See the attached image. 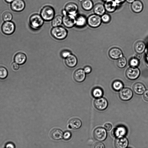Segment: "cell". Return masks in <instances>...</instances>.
Segmentation results:
<instances>
[{
	"label": "cell",
	"instance_id": "1",
	"mask_svg": "<svg viewBox=\"0 0 148 148\" xmlns=\"http://www.w3.org/2000/svg\"><path fill=\"white\" fill-rule=\"evenodd\" d=\"M51 34L55 39L61 40L66 38L68 34V31L65 28L60 26L53 27L51 30Z\"/></svg>",
	"mask_w": 148,
	"mask_h": 148
},
{
	"label": "cell",
	"instance_id": "2",
	"mask_svg": "<svg viewBox=\"0 0 148 148\" xmlns=\"http://www.w3.org/2000/svg\"><path fill=\"white\" fill-rule=\"evenodd\" d=\"M44 20L40 15L34 14L30 17L29 22L31 28L34 30H38L43 25Z\"/></svg>",
	"mask_w": 148,
	"mask_h": 148
},
{
	"label": "cell",
	"instance_id": "3",
	"mask_svg": "<svg viewBox=\"0 0 148 148\" xmlns=\"http://www.w3.org/2000/svg\"><path fill=\"white\" fill-rule=\"evenodd\" d=\"M55 14V11L53 7L46 5L41 10L40 15L44 21H49L52 20L54 17Z\"/></svg>",
	"mask_w": 148,
	"mask_h": 148
},
{
	"label": "cell",
	"instance_id": "4",
	"mask_svg": "<svg viewBox=\"0 0 148 148\" xmlns=\"http://www.w3.org/2000/svg\"><path fill=\"white\" fill-rule=\"evenodd\" d=\"M15 26L14 23L11 21L5 22L2 25L1 30L2 32L6 35L12 34L14 32Z\"/></svg>",
	"mask_w": 148,
	"mask_h": 148
},
{
	"label": "cell",
	"instance_id": "5",
	"mask_svg": "<svg viewBox=\"0 0 148 148\" xmlns=\"http://www.w3.org/2000/svg\"><path fill=\"white\" fill-rule=\"evenodd\" d=\"M76 17L72 15L66 14L62 17V23L66 27L71 28L75 25Z\"/></svg>",
	"mask_w": 148,
	"mask_h": 148
},
{
	"label": "cell",
	"instance_id": "6",
	"mask_svg": "<svg viewBox=\"0 0 148 148\" xmlns=\"http://www.w3.org/2000/svg\"><path fill=\"white\" fill-rule=\"evenodd\" d=\"M107 136L106 129L101 127H98L94 130L93 136L94 138L99 141H103L105 140Z\"/></svg>",
	"mask_w": 148,
	"mask_h": 148
},
{
	"label": "cell",
	"instance_id": "7",
	"mask_svg": "<svg viewBox=\"0 0 148 148\" xmlns=\"http://www.w3.org/2000/svg\"><path fill=\"white\" fill-rule=\"evenodd\" d=\"M101 18L96 14H92L88 18L87 23L90 27L96 28L99 27L101 22Z\"/></svg>",
	"mask_w": 148,
	"mask_h": 148
},
{
	"label": "cell",
	"instance_id": "8",
	"mask_svg": "<svg viewBox=\"0 0 148 148\" xmlns=\"http://www.w3.org/2000/svg\"><path fill=\"white\" fill-rule=\"evenodd\" d=\"M140 73V71L137 68L130 67L127 70L125 75L129 79L134 80L139 77Z\"/></svg>",
	"mask_w": 148,
	"mask_h": 148
},
{
	"label": "cell",
	"instance_id": "9",
	"mask_svg": "<svg viewBox=\"0 0 148 148\" xmlns=\"http://www.w3.org/2000/svg\"><path fill=\"white\" fill-rule=\"evenodd\" d=\"M25 3L23 0H14L11 3V9L16 12H20L23 11L25 7Z\"/></svg>",
	"mask_w": 148,
	"mask_h": 148
},
{
	"label": "cell",
	"instance_id": "10",
	"mask_svg": "<svg viewBox=\"0 0 148 148\" xmlns=\"http://www.w3.org/2000/svg\"><path fill=\"white\" fill-rule=\"evenodd\" d=\"M133 95V92L130 88H125L122 89L119 93V97L123 101H127L131 99Z\"/></svg>",
	"mask_w": 148,
	"mask_h": 148
},
{
	"label": "cell",
	"instance_id": "11",
	"mask_svg": "<svg viewBox=\"0 0 148 148\" xmlns=\"http://www.w3.org/2000/svg\"><path fill=\"white\" fill-rule=\"evenodd\" d=\"M94 105L95 108L99 110H103L106 108L108 106V102L103 97L97 98L94 101Z\"/></svg>",
	"mask_w": 148,
	"mask_h": 148
},
{
	"label": "cell",
	"instance_id": "12",
	"mask_svg": "<svg viewBox=\"0 0 148 148\" xmlns=\"http://www.w3.org/2000/svg\"><path fill=\"white\" fill-rule=\"evenodd\" d=\"M78 10L77 5L73 2H70L67 3L65 6L64 10L66 14L75 16Z\"/></svg>",
	"mask_w": 148,
	"mask_h": 148
},
{
	"label": "cell",
	"instance_id": "13",
	"mask_svg": "<svg viewBox=\"0 0 148 148\" xmlns=\"http://www.w3.org/2000/svg\"><path fill=\"white\" fill-rule=\"evenodd\" d=\"M128 144V140L125 137L117 138L114 142V145L116 148H126Z\"/></svg>",
	"mask_w": 148,
	"mask_h": 148
},
{
	"label": "cell",
	"instance_id": "14",
	"mask_svg": "<svg viewBox=\"0 0 148 148\" xmlns=\"http://www.w3.org/2000/svg\"><path fill=\"white\" fill-rule=\"evenodd\" d=\"M63 133L59 129L55 128L52 130L50 132V136L53 139L58 140L63 138Z\"/></svg>",
	"mask_w": 148,
	"mask_h": 148
},
{
	"label": "cell",
	"instance_id": "15",
	"mask_svg": "<svg viewBox=\"0 0 148 148\" xmlns=\"http://www.w3.org/2000/svg\"><path fill=\"white\" fill-rule=\"evenodd\" d=\"M73 78L76 82H81L84 80L86 77L85 73L82 69L76 70L73 74Z\"/></svg>",
	"mask_w": 148,
	"mask_h": 148
},
{
	"label": "cell",
	"instance_id": "16",
	"mask_svg": "<svg viewBox=\"0 0 148 148\" xmlns=\"http://www.w3.org/2000/svg\"><path fill=\"white\" fill-rule=\"evenodd\" d=\"M109 55L111 58L117 59L122 57L123 53L120 49L114 47L110 50L109 52Z\"/></svg>",
	"mask_w": 148,
	"mask_h": 148
},
{
	"label": "cell",
	"instance_id": "17",
	"mask_svg": "<svg viewBox=\"0 0 148 148\" xmlns=\"http://www.w3.org/2000/svg\"><path fill=\"white\" fill-rule=\"evenodd\" d=\"M82 125V122L79 119L77 118H74L69 121L68 126L69 128L77 130L79 129Z\"/></svg>",
	"mask_w": 148,
	"mask_h": 148
},
{
	"label": "cell",
	"instance_id": "18",
	"mask_svg": "<svg viewBox=\"0 0 148 148\" xmlns=\"http://www.w3.org/2000/svg\"><path fill=\"white\" fill-rule=\"evenodd\" d=\"M65 63L68 66L71 68L73 67L76 65L77 59L75 56L71 54L65 58Z\"/></svg>",
	"mask_w": 148,
	"mask_h": 148
},
{
	"label": "cell",
	"instance_id": "19",
	"mask_svg": "<svg viewBox=\"0 0 148 148\" xmlns=\"http://www.w3.org/2000/svg\"><path fill=\"white\" fill-rule=\"evenodd\" d=\"M87 23V19L82 15H79L76 17L75 25L77 27L82 28L85 26Z\"/></svg>",
	"mask_w": 148,
	"mask_h": 148
},
{
	"label": "cell",
	"instance_id": "20",
	"mask_svg": "<svg viewBox=\"0 0 148 148\" xmlns=\"http://www.w3.org/2000/svg\"><path fill=\"white\" fill-rule=\"evenodd\" d=\"M117 3L114 1L110 0L106 2L104 7L106 10L108 12H112L116 9Z\"/></svg>",
	"mask_w": 148,
	"mask_h": 148
},
{
	"label": "cell",
	"instance_id": "21",
	"mask_svg": "<svg viewBox=\"0 0 148 148\" xmlns=\"http://www.w3.org/2000/svg\"><path fill=\"white\" fill-rule=\"evenodd\" d=\"M133 90L134 92L137 94H143L145 91L146 88L144 85L140 82H137L134 85Z\"/></svg>",
	"mask_w": 148,
	"mask_h": 148
},
{
	"label": "cell",
	"instance_id": "22",
	"mask_svg": "<svg viewBox=\"0 0 148 148\" xmlns=\"http://www.w3.org/2000/svg\"><path fill=\"white\" fill-rule=\"evenodd\" d=\"M131 8L133 11L134 12L138 13L142 10L143 5L140 1L135 0L132 3Z\"/></svg>",
	"mask_w": 148,
	"mask_h": 148
},
{
	"label": "cell",
	"instance_id": "23",
	"mask_svg": "<svg viewBox=\"0 0 148 148\" xmlns=\"http://www.w3.org/2000/svg\"><path fill=\"white\" fill-rule=\"evenodd\" d=\"M26 55L22 52L17 53L15 55L14 58L15 62L20 65L24 64L26 62Z\"/></svg>",
	"mask_w": 148,
	"mask_h": 148
},
{
	"label": "cell",
	"instance_id": "24",
	"mask_svg": "<svg viewBox=\"0 0 148 148\" xmlns=\"http://www.w3.org/2000/svg\"><path fill=\"white\" fill-rule=\"evenodd\" d=\"M104 6L102 4L98 3L94 7L93 11L95 14L99 16L103 15L105 11Z\"/></svg>",
	"mask_w": 148,
	"mask_h": 148
},
{
	"label": "cell",
	"instance_id": "25",
	"mask_svg": "<svg viewBox=\"0 0 148 148\" xmlns=\"http://www.w3.org/2000/svg\"><path fill=\"white\" fill-rule=\"evenodd\" d=\"M81 6L83 10L88 11L93 8V4L91 0H84L82 2Z\"/></svg>",
	"mask_w": 148,
	"mask_h": 148
},
{
	"label": "cell",
	"instance_id": "26",
	"mask_svg": "<svg viewBox=\"0 0 148 148\" xmlns=\"http://www.w3.org/2000/svg\"><path fill=\"white\" fill-rule=\"evenodd\" d=\"M146 47L145 43L143 42L139 41L135 45L134 49L137 53H141L144 51Z\"/></svg>",
	"mask_w": 148,
	"mask_h": 148
},
{
	"label": "cell",
	"instance_id": "27",
	"mask_svg": "<svg viewBox=\"0 0 148 148\" xmlns=\"http://www.w3.org/2000/svg\"><path fill=\"white\" fill-rule=\"evenodd\" d=\"M62 23V17L58 15L54 17L52 20L51 25L53 27L60 26Z\"/></svg>",
	"mask_w": 148,
	"mask_h": 148
},
{
	"label": "cell",
	"instance_id": "28",
	"mask_svg": "<svg viewBox=\"0 0 148 148\" xmlns=\"http://www.w3.org/2000/svg\"><path fill=\"white\" fill-rule=\"evenodd\" d=\"M102 90L99 88H94L92 91V94L94 97L98 98L101 97L103 95Z\"/></svg>",
	"mask_w": 148,
	"mask_h": 148
},
{
	"label": "cell",
	"instance_id": "29",
	"mask_svg": "<svg viewBox=\"0 0 148 148\" xmlns=\"http://www.w3.org/2000/svg\"><path fill=\"white\" fill-rule=\"evenodd\" d=\"M123 83L119 80L114 81L112 83V87L113 89L116 91H119L123 89Z\"/></svg>",
	"mask_w": 148,
	"mask_h": 148
},
{
	"label": "cell",
	"instance_id": "30",
	"mask_svg": "<svg viewBox=\"0 0 148 148\" xmlns=\"http://www.w3.org/2000/svg\"><path fill=\"white\" fill-rule=\"evenodd\" d=\"M126 60L124 57H122L119 58L117 61V66L120 68H124L126 66Z\"/></svg>",
	"mask_w": 148,
	"mask_h": 148
},
{
	"label": "cell",
	"instance_id": "31",
	"mask_svg": "<svg viewBox=\"0 0 148 148\" xmlns=\"http://www.w3.org/2000/svg\"><path fill=\"white\" fill-rule=\"evenodd\" d=\"M2 18L5 22L10 21L12 18V15L10 12L6 11L3 14Z\"/></svg>",
	"mask_w": 148,
	"mask_h": 148
},
{
	"label": "cell",
	"instance_id": "32",
	"mask_svg": "<svg viewBox=\"0 0 148 148\" xmlns=\"http://www.w3.org/2000/svg\"><path fill=\"white\" fill-rule=\"evenodd\" d=\"M8 75V72L6 69L3 66H0V79L5 78Z\"/></svg>",
	"mask_w": 148,
	"mask_h": 148
},
{
	"label": "cell",
	"instance_id": "33",
	"mask_svg": "<svg viewBox=\"0 0 148 148\" xmlns=\"http://www.w3.org/2000/svg\"><path fill=\"white\" fill-rule=\"evenodd\" d=\"M129 63L132 67H135L139 65V61L138 60L134 58L130 60Z\"/></svg>",
	"mask_w": 148,
	"mask_h": 148
},
{
	"label": "cell",
	"instance_id": "34",
	"mask_svg": "<svg viewBox=\"0 0 148 148\" xmlns=\"http://www.w3.org/2000/svg\"><path fill=\"white\" fill-rule=\"evenodd\" d=\"M72 134L69 131H66L63 133V138L65 140H70L72 137Z\"/></svg>",
	"mask_w": 148,
	"mask_h": 148
},
{
	"label": "cell",
	"instance_id": "35",
	"mask_svg": "<svg viewBox=\"0 0 148 148\" xmlns=\"http://www.w3.org/2000/svg\"><path fill=\"white\" fill-rule=\"evenodd\" d=\"M101 21L104 23H108L110 20V16L107 14H104L102 15L101 17Z\"/></svg>",
	"mask_w": 148,
	"mask_h": 148
},
{
	"label": "cell",
	"instance_id": "36",
	"mask_svg": "<svg viewBox=\"0 0 148 148\" xmlns=\"http://www.w3.org/2000/svg\"><path fill=\"white\" fill-rule=\"evenodd\" d=\"M117 128L118 129L119 135L124 136L126 134L127 131L125 127L123 126H120Z\"/></svg>",
	"mask_w": 148,
	"mask_h": 148
},
{
	"label": "cell",
	"instance_id": "37",
	"mask_svg": "<svg viewBox=\"0 0 148 148\" xmlns=\"http://www.w3.org/2000/svg\"><path fill=\"white\" fill-rule=\"evenodd\" d=\"M71 52L69 51L64 50L62 51L61 53V56L64 58H66L71 54Z\"/></svg>",
	"mask_w": 148,
	"mask_h": 148
},
{
	"label": "cell",
	"instance_id": "38",
	"mask_svg": "<svg viewBox=\"0 0 148 148\" xmlns=\"http://www.w3.org/2000/svg\"><path fill=\"white\" fill-rule=\"evenodd\" d=\"M111 135L113 137H117L119 136V130L117 128L114 129L111 132Z\"/></svg>",
	"mask_w": 148,
	"mask_h": 148
},
{
	"label": "cell",
	"instance_id": "39",
	"mask_svg": "<svg viewBox=\"0 0 148 148\" xmlns=\"http://www.w3.org/2000/svg\"><path fill=\"white\" fill-rule=\"evenodd\" d=\"M94 148H105V147L103 143L98 142L95 144Z\"/></svg>",
	"mask_w": 148,
	"mask_h": 148
},
{
	"label": "cell",
	"instance_id": "40",
	"mask_svg": "<svg viewBox=\"0 0 148 148\" xmlns=\"http://www.w3.org/2000/svg\"><path fill=\"white\" fill-rule=\"evenodd\" d=\"M11 67L14 71H17L19 68L18 64L15 62H14L11 64Z\"/></svg>",
	"mask_w": 148,
	"mask_h": 148
},
{
	"label": "cell",
	"instance_id": "41",
	"mask_svg": "<svg viewBox=\"0 0 148 148\" xmlns=\"http://www.w3.org/2000/svg\"><path fill=\"white\" fill-rule=\"evenodd\" d=\"M5 147V148H15V146L13 143L9 142L6 144Z\"/></svg>",
	"mask_w": 148,
	"mask_h": 148
},
{
	"label": "cell",
	"instance_id": "42",
	"mask_svg": "<svg viewBox=\"0 0 148 148\" xmlns=\"http://www.w3.org/2000/svg\"><path fill=\"white\" fill-rule=\"evenodd\" d=\"M104 127L107 131H110L112 128V125L109 123H107L105 124Z\"/></svg>",
	"mask_w": 148,
	"mask_h": 148
},
{
	"label": "cell",
	"instance_id": "43",
	"mask_svg": "<svg viewBox=\"0 0 148 148\" xmlns=\"http://www.w3.org/2000/svg\"><path fill=\"white\" fill-rule=\"evenodd\" d=\"M143 94V97L144 99L148 101V90H145Z\"/></svg>",
	"mask_w": 148,
	"mask_h": 148
},
{
	"label": "cell",
	"instance_id": "44",
	"mask_svg": "<svg viewBox=\"0 0 148 148\" xmlns=\"http://www.w3.org/2000/svg\"><path fill=\"white\" fill-rule=\"evenodd\" d=\"M84 70L85 73H89L91 71V68L89 66H86L84 68Z\"/></svg>",
	"mask_w": 148,
	"mask_h": 148
},
{
	"label": "cell",
	"instance_id": "45",
	"mask_svg": "<svg viewBox=\"0 0 148 148\" xmlns=\"http://www.w3.org/2000/svg\"><path fill=\"white\" fill-rule=\"evenodd\" d=\"M141 56L140 53H137L135 55L134 58L139 60L141 58Z\"/></svg>",
	"mask_w": 148,
	"mask_h": 148
},
{
	"label": "cell",
	"instance_id": "46",
	"mask_svg": "<svg viewBox=\"0 0 148 148\" xmlns=\"http://www.w3.org/2000/svg\"><path fill=\"white\" fill-rule=\"evenodd\" d=\"M125 0H114L116 3L120 4L123 2Z\"/></svg>",
	"mask_w": 148,
	"mask_h": 148
},
{
	"label": "cell",
	"instance_id": "47",
	"mask_svg": "<svg viewBox=\"0 0 148 148\" xmlns=\"http://www.w3.org/2000/svg\"><path fill=\"white\" fill-rule=\"evenodd\" d=\"M5 1L8 3H11L14 0H5Z\"/></svg>",
	"mask_w": 148,
	"mask_h": 148
},
{
	"label": "cell",
	"instance_id": "48",
	"mask_svg": "<svg viewBox=\"0 0 148 148\" xmlns=\"http://www.w3.org/2000/svg\"><path fill=\"white\" fill-rule=\"evenodd\" d=\"M126 1L129 3H132L135 0H126Z\"/></svg>",
	"mask_w": 148,
	"mask_h": 148
},
{
	"label": "cell",
	"instance_id": "49",
	"mask_svg": "<svg viewBox=\"0 0 148 148\" xmlns=\"http://www.w3.org/2000/svg\"><path fill=\"white\" fill-rule=\"evenodd\" d=\"M79 1L82 2V1H83L84 0H78Z\"/></svg>",
	"mask_w": 148,
	"mask_h": 148
},
{
	"label": "cell",
	"instance_id": "50",
	"mask_svg": "<svg viewBox=\"0 0 148 148\" xmlns=\"http://www.w3.org/2000/svg\"><path fill=\"white\" fill-rule=\"evenodd\" d=\"M104 1H105L106 2L107 1H109V0H103Z\"/></svg>",
	"mask_w": 148,
	"mask_h": 148
}]
</instances>
